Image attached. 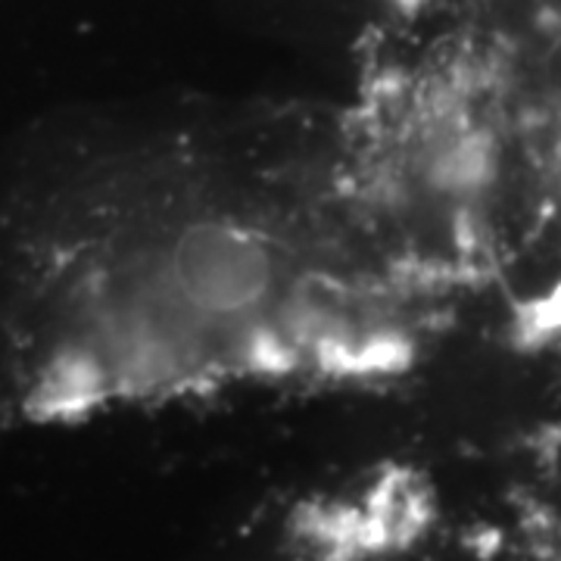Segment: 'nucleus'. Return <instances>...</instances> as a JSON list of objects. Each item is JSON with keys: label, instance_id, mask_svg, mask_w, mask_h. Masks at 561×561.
Instances as JSON below:
<instances>
[{"label": "nucleus", "instance_id": "1", "mask_svg": "<svg viewBox=\"0 0 561 561\" xmlns=\"http://www.w3.org/2000/svg\"><path fill=\"white\" fill-rule=\"evenodd\" d=\"M356 131L312 103H81L0 157V421L383 381L402 280Z\"/></svg>", "mask_w": 561, "mask_h": 561}]
</instances>
